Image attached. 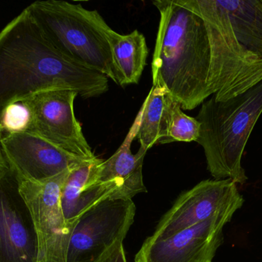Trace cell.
<instances>
[{
  "instance_id": "obj_1",
  "label": "cell",
  "mask_w": 262,
  "mask_h": 262,
  "mask_svg": "<svg viewBox=\"0 0 262 262\" xmlns=\"http://www.w3.org/2000/svg\"><path fill=\"white\" fill-rule=\"evenodd\" d=\"M107 75L55 49L26 9L0 32V112L46 91L68 89L82 98L108 91Z\"/></svg>"
},
{
  "instance_id": "obj_2",
  "label": "cell",
  "mask_w": 262,
  "mask_h": 262,
  "mask_svg": "<svg viewBox=\"0 0 262 262\" xmlns=\"http://www.w3.org/2000/svg\"><path fill=\"white\" fill-rule=\"evenodd\" d=\"M160 23L152 55V86L166 89L183 110L214 95L212 54L204 20L181 0L152 2Z\"/></svg>"
},
{
  "instance_id": "obj_3",
  "label": "cell",
  "mask_w": 262,
  "mask_h": 262,
  "mask_svg": "<svg viewBox=\"0 0 262 262\" xmlns=\"http://www.w3.org/2000/svg\"><path fill=\"white\" fill-rule=\"evenodd\" d=\"M262 113V81L227 101L212 95L202 104L196 143L204 149L207 169L216 180L237 185L247 181L242 158L248 140Z\"/></svg>"
},
{
  "instance_id": "obj_4",
  "label": "cell",
  "mask_w": 262,
  "mask_h": 262,
  "mask_svg": "<svg viewBox=\"0 0 262 262\" xmlns=\"http://www.w3.org/2000/svg\"><path fill=\"white\" fill-rule=\"evenodd\" d=\"M26 9L55 49L124 86L109 43L112 29L98 11L59 0L36 1Z\"/></svg>"
},
{
  "instance_id": "obj_5",
  "label": "cell",
  "mask_w": 262,
  "mask_h": 262,
  "mask_svg": "<svg viewBox=\"0 0 262 262\" xmlns=\"http://www.w3.org/2000/svg\"><path fill=\"white\" fill-rule=\"evenodd\" d=\"M181 2L206 24L212 47V86L216 101H227L262 81V59L238 43L219 0Z\"/></svg>"
},
{
  "instance_id": "obj_6",
  "label": "cell",
  "mask_w": 262,
  "mask_h": 262,
  "mask_svg": "<svg viewBox=\"0 0 262 262\" xmlns=\"http://www.w3.org/2000/svg\"><path fill=\"white\" fill-rule=\"evenodd\" d=\"M135 213L132 200L107 199L91 208L75 223L66 262H98L117 241H124Z\"/></svg>"
},
{
  "instance_id": "obj_7",
  "label": "cell",
  "mask_w": 262,
  "mask_h": 262,
  "mask_svg": "<svg viewBox=\"0 0 262 262\" xmlns=\"http://www.w3.org/2000/svg\"><path fill=\"white\" fill-rule=\"evenodd\" d=\"M78 94L68 89L46 91L35 94L23 103L30 112L27 132L83 158H96L75 116L74 103Z\"/></svg>"
},
{
  "instance_id": "obj_8",
  "label": "cell",
  "mask_w": 262,
  "mask_h": 262,
  "mask_svg": "<svg viewBox=\"0 0 262 262\" xmlns=\"http://www.w3.org/2000/svg\"><path fill=\"white\" fill-rule=\"evenodd\" d=\"M71 170L43 183L18 178L38 236V262H66L72 230L61 209V192Z\"/></svg>"
},
{
  "instance_id": "obj_9",
  "label": "cell",
  "mask_w": 262,
  "mask_h": 262,
  "mask_svg": "<svg viewBox=\"0 0 262 262\" xmlns=\"http://www.w3.org/2000/svg\"><path fill=\"white\" fill-rule=\"evenodd\" d=\"M244 198L229 179L205 180L182 194L158 223L151 239H166L209 220L229 208H242Z\"/></svg>"
},
{
  "instance_id": "obj_10",
  "label": "cell",
  "mask_w": 262,
  "mask_h": 262,
  "mask_svg": "<svg viewBox=\"0 0 262 262\" xmlns=\"http://www.w3.org/2000/svg\"><path fill=\"white\" fill-rule=\"evenodd\" d=\"M38 236L16 174L0 169V262H38Z\"/></svg>"
},
{
  "instance_id": "obj_11",
  "label": "cell",
  "mask_w": 262,
  "mask_h": 262,
  "mask_svg": "<svg viewBox=\"0 0 262 262\" xmlns=\"http://www.w3.org/2000/svg\"><path fill=\"white\" fill-rule=\"evenodd\" d=\"M239 207L233 206L209 220L166 239L148 238L135 262H209L223 241V228Z\"/></svg>"
},
{
  "instance_id": "obj_12",
  "label": "cell",
  "mask_w": 262,
  "mask_h": 262,
  "mask_svg": "<svg viewBox=\"0 0 262 262\" xmlns=\"http://www.w3.org/2000/svg\"><path fill=\"white\" fill-rule=\"evenodd\" d=\"M0 146L17 177L32 183H43L89 161L30 132L1 137Z\"/></svg>"
},
{
  "instance_id": "obj_13",
  "label": "cell",
  "mask_w": 262,
  "mask_h": 262,
  "mask_svg": "<svg viewBox=\"0 0 262 262\" xmlns=\"http://www.w3.org/2000/svg\"><path fill=\"white\" fill-rule=\"evenodd\" d=\"M103 160L96 158L70 171L61 189V209L68 226L73 229L78 218L91 208L107 199H121L119 187L113 183L97 181Z\"/></svg>"
},
{
  "instance_id": "obj_14",
  "label": "cell",
  "mask_w": 262,
  "mask_h": 262,
  "mask_svg": "<svg viewBox=\"0 0 262 262\" xmlns=\"http://www.w3.org/2000/svg\"><path fill=\"white\" fill-rule=\"evenodd\" d=\"M141 115L140 109L119 149L111 158L103 161L97 174V181L113 183L120 188L121 199L132 200L137 194L146 192L143 178V160L146 152L141 148L137 154H133L131 151V144L137 138Z\"/></svg>"
},
{
  "instance_id": "obj_15",
  "label": "cell",
  "mask_w": 262,
  "mask_h": 262,
  "mask_svg": "<svg viewBox=\"0 0 262 262\" xmlns=\"http://www.w3.org/2000/svg\"><path fill=\"white\" fill-rule=\"evenodd\" d=\"M175 100L164 88L152 86L141 108V119L137 135L140 148L146 152L157 143H167L169 114Z\"/></svg>"
},
{
  "instance_id": "obj_16",
  "label": "cell",
  "mask_w": 262,
  "mask_h": 262,
  "mask_svg": "<svg viewBox=\"0 0 262 262\" xmlns=\"http://www.w3.org/2000/svg\"><path fill=\"white\" fill-rule=\"evenodd\" d=\"M238 43L262 59V0H219Z\"/></svg>"
},
{
  "instance_id": "obj_17",
  "label": "cell",
  "mask_w": 262,
  "mask_h": 262,
  "mask_svg": "<svg viewBox=\"0 0 262 262\" xmlns=\"http://www.w3.org/2000/svg\"><path fill=\"white\" fill-rule=\"evenodd\" d=\"M108 40L114 62L122 76L124 86L137 84L144 70L148 56L144 35L137 29L126 35L112 29Z\"/></svg>"
},
{
  "instance_id": "obj_18",
  "label": "cell",
  "mask_w": 262,
  "mask_h": 262,
  "mask_svg": "<svg viewBox=\"0 0 262 262\" xmlns=\"http://www.w3.org/2000/svg\"><path fill=\"white\" fill-rule=\"evenodd\" d=\"M200 124L196 118L185 114L180 103L175 100L169 114L167 129V143L172 142H197L200 136Z\"/></svg>"
},
{
  "instance_id": "obj_19",
  "label": "cell",
  "mask_w": 262,
  "mask_h": 262,
  "mask_svg": "<svg viewBox=\"0 0 262 262\" xmlns=\"http://www.w3.org/2000/svg\"><path fill=\"white\" fill-rule=\"evenodd\" d=\"M30 112L23 101L11 103L0 112V138L11 134L27 132Z\"/></svg>"
},
{
  "instance_id": "obj_20",
  "label": "cell",
  "mask_w": 262,
  "mask_h": 262,
  "mask_svg": "<svg viewBox=\"0 0 262 262\" xmlns=\"http://www.w3.org/2000/svg\"><path fill=\"white\" fill-rule=\"evenodd\" d=\"M98 262H127L123 241H117Z\"/></svg>"
},
{
  "instance_id": "obj_21",
  "label": "cell",
  "mask_w": 262,
  "mask_h": 262,
  "mask_svg": "<svg viewBox=\"0 0 262 262\" xmlns=\"http://www.w3.org/2000/svg\"><path fill=\"white\" fill-rule=\"evenodd\" d=\"M7 166V163H6V158H5L3 151H2L1 146H0V169H3V168Z\"/></svg>"
},
{
  "instance_id": "obj_22",
  "label": "cell",
  "mask_w": 262,
  "mask_h": 262,
  "mask_svg": "<svg viewBox=\"0 0 262 262\" xmlns=\"http://www.w3.org/2000/svg\"><path fill=\"white\" fill-rule=\"evenodd\" d=\"M209 262H212V261H209Z\"/></svg>"
}]
</instances>
